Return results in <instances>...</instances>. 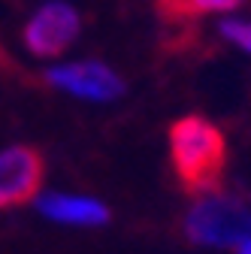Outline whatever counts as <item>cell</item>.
Listing matches in <instances>:
<instances>
[{"label": "cell", "mask_w": 251, "mask_h": 254, "mask_svg": "<svg viewBox=\"0 0 251 254\" xmlns=\"http://www.w3.org/2000/svg\"><path fill=\"white\" fill-rule=\"evenodd\" d=\"M170 157L188 194H212L227 167V142L221 127L203 115L179 118L170 127Z\"/></svg>", "instance_id": "6da1fadb"}, {"label": "cell", "mask_w": 251, "mask_h": 254, "mask_svg": "<svg viewBox=\"0 0 251 254\" xmlns=\"http://www.w3.org/2000/svg\"><path fill=\"white\" fill-rule=\"evenodd\" d=\"M236 254H251V242H245V245H239V248H236Z\"/></svg>", "instance_id": "9c48e42d"}, {"label": "cell", "mask_w": 251, "mask_h": 254, "mask_svg": "<svg viewBox=\"0 0 251 254\" xmlns=\"http://www.w3.org/2000/svg\"><path fill=\"white\" fill-rule=\"evenodd\" d=\"M218 30H221V37L242 49L245 55H251V18H239V15H227L221 24H218Z\"/></svg>", "instance_id": "ba28073f"}, {"label": "cell", "mask_w": 251, "mask_h": 254, "mask_svg": "<svg viewBox=\"0 0 251 254\" xmlns=\"http://www.w3.org/2000/svg\"><path fill=\"white\" fill-rule=\"evenodd\" d=\"M40 212L61 224L76 227H100L109 221V209L91 197H67V194H46L40 197Z\"/></svg>", "instance_id": "8992f818"}, {"label": "cell", "mask_w": 251, "mask_h": 254, "mask_svg": "<svg viewBox=\"0 0 251 254\" xmlns=\"http://www.w3.org/2000/svg\"><path fill=\"white\" fill-rule=\"evenodd\" d=\"M46 176V161L30 145H9L0 151V209L21 206L37 197Z\"/></svg>", "instance_id": "277c9868"}, {"label": "cell", "mask_w": 251, "mask_h": 254, "mask_svg": "<svg viewBox=\"0 0 251 254\" xmlns=\"http://www.w3.org/2000/svg\"><path fill=\"white\" fill-rule=\"evenodd\" d=\"M79 30H82V18L73 3L46 0L24 24V46L37 58H61L76 43Z\"/></svg>", "instance_id": "3957f363"}, {"label": "cell", "mask_w": 251, "mask_h": 254, "mask_svg": "<svg viewBox=\"0 0 251 254\" xmlns=\"http://www.w3.org/2000/svg\"><path fill=\"white\" fill-rule=\"evenodd\" d=\"M161 12L170 18H191V15H224V12H236L245 0H158Z\"/></svg>", "instance_id": "52a82bcc"}, {"label": "cell", "mask_w": 251, "mask_h": 254, "mask_svg": "<svg viewBox=\"0 0 251 254\" xmlns=\"http://www.w3.org/2000/svg\"><path fill=\"white\" fill-rule=\"evenodd\" d=\"M46 82L85 100H115L124 94L121 76L100 61H76L64 64V67H52L46 73Z\"/></svg>", "instance_id": "5b68a950"}, {"label": "cell", "mask_w": 251, "mask_h": 254, "mask_svg": "<svg viewBox=\"0 0 251 254\" xmlns=\"http://www.w3.org/2000/svg\"><path fill=\"white\" fill-rule=\"evenodd\" d=\"M185 236L194 245L236 251L239 245L251 242V203L221 190L203 194L185 215Z\"/></svg>", "instance_id": "7a4b0ae2"}]
</instances>
